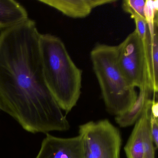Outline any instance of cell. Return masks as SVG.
I'll use <instances>...</instances> for the list:
<instances>
[{"instance_id":"cell-10","label":"cell","mask_w":158,"mask_h":158,"mask_svg":"<svg viewBox=\"0 0 158 158\" xmlns=\"http://www.w3.org/2000/svg\"><path fill=\"white\" fill-rule=\"evenodd\" d=\"M38 2L73 18H85L90 14L93 9L90 0H39Z\"/></svg>"},{"instance_id":"cell-11","label":"cell","mask_w":158,"mask_h":158,"mask_svg":"<svg viewBox=\"0 0 158 158\" xmlns=\"http://www.w3.org/2000/svg\"><path fill=\"white\" fill-rule=\"evenodd\" d=\"M155 94L149 89H139V94L132 108L125 113L115 116L116 123L122 127H127L135 124L142 114L148 102L152 98V96H155Z\"/></svg>"},{"instance_id":"cell-5","label":"cell","mask_w":158,"mask_h":158,"mask_svg":"<svg viewBox=\"0 0 158 158\" xmlns=\"http://www.w3.org/2000/svg\"><path fill=\"white\" fill-rule=\"evenodd\" d=\"M116 47L117 64L128 83L139 89L148 88L153 92L150 84L143 40L135 30Z\"/></svg>"},{"instance_id":"cell-14","label":"cell","mask_w":158,"mask_h":158,"mask_svg":"<svg viewBox=\"0 0 158 158\" xmlns=\"http://www.w3.org/2000/svg\"><path fill=\"white\" fill-rule=\"evenodd\" d=\"M150 128L152 141L155 149L158 148V118L150 114Z\"/></svg>"},{"instance_id":"cell-6","label":"cell","mask_w":158,"mask_h":158,"mask_svg":"<svg viewBox=\"0 0 158 158\" xmlns=\"http://www.w3.org/2000/svg\"><path fill=\"white\" fill-rule=\"evenodd\" d=\"M155 97L150 100L135 123L124 149L127 158H155L156 150L150 128L151 107Z\"/></svg>"},{"instance_id":"cell-9","label":"cell","mask_w":158,"mask_h":158,"mask_svg":"<svg viewBox=\"0 0 158 158\" xmlns=\"http://www.w3.org/2000/svg\"><path fill=\"white\" fill-rule=\"evenodd\" d=\"M28 19L25 8L14 0H0V30L19 24Z\"/></svg>"},{"instance_id":"cell-13","label":"cell","mask_w":158,"mask_h":158,"mask_svg":"<svg viewBox=\"0 0 158 158\" xmlns=\"http://www.w3.org/2000/svg\"><path fill=\"white\" fill-rule=\"evenodd\" d=\"M133 19L135 21V24L136 32L139 36L144 40L146 38L148 29V24L147 20L145 18L141 17H134Z\"/></svg>"},{"instance_id":"cell-15","label":"cell","mask_w":158,"mask_h":158,"mask_svg":"<svg viewBox=\"0 0 158 158\" xmlns=\"http://www.w3.org/2000/svg\"><path fill=\"white\" fill-rule=\"evenodd\" d=\"M90 1L91 6L93 9L98 6L113 3L116 1L115 0H90Z\"/></svg>"},{"instance_id":"cell-7","label":"cell","mask_w":158,"mask_h":158,"mask_svg":"<svg viewBox=\"0 0 158 158\" xmlns=\"http://www.w3.org/2000/svg\"><path fill=\"white\" fill-rule=\"evenodd\" d=\"M35 158H85L82 139L79 135L61 138L46 134Z\"/></svg>"},{"instance_id":"cell-12","label":"cell","mask_w":158,"mask_h":158,"mask_svg":"<svg viewBox=\"0 0 158 158\" xmlns=\"http://www.w3.org/2000/svg\"><path fill=\"white\" fill-rule=\"evenodd\" d=\"M146 0H124L122 7L125 12L130 15L132 19L135 17H141L146 19Z\"/></svg>"},{"instance_id":"cell-16","label":"cell","mask_w":158,"mask_h":158,"mask_svg":"<svg viewBox=\"0 0 158 158\" xmlns=\"http://www.w3.org/2000/svg\"><path fill=\"white\" fill-rule=\"evenodd\" d=\"M151 114L154 117L158 118V104L155 98L153 99L151 107Z\"/></svg>"},{"instance_id":"cell-17","label":"cell","mask_w":158,"mask_h":158,"mask_svg":"<svg viewBox=\"0 0 158 158\" xmlns=\"http://www.w3.org/2000/svg\"><path fill=\"white\" fill-rule=\"evenodd\" d=\"M3 111H4V108H3V104H2L1 98V96H0V111L3 112Z\"/></svg>"},{"instance_id":"cell-8","label":"cell","mask_w":158,"mask_h":158,"mask_svg":"<svg viewBox=\"0 0 158 158\" xmlns=\"http://www.w3.org/2000/svg\"><path fill=\"white\" fill-rule=\"evenodd\" d=\"M147 23L148 32L143 40L151 87L154 93H157L158 90V19Z\"/></svg>"},{"instance_id":"cell-3","label":"cell","mask_w":158,"mask_h":158,"mask_svg":"<svg viewBox=\"0 0 158 158\" xmlns=\"http://www.w3.org/2000/svg\"><path fill=\"white\" fill-rule=\"evenodd\" d=\"M90 59L108 111L116 116L128 111L138 94L119 69L116 46L98 44L91 50Z\"/></svg>"},{"instance_id":"cell-1","label":"cell","mask_w":158,"mask_h":158,"mask_svg":"<svg viewBox=\"0 0 158 158\" xmlns=\"http://www.w3.org/2000/svg\"><path fill=\"white\" fill-rule=\"evenodd\" d=\"M35 22L0 30V96L3 112L32 134L64 132L70 124L43 74Z\"/></svg>"},{"instance_id":"cell-2","label":"cell","mask_w":158,"mask_h":158,"mask_svg":"<svg viewBox=\"0 0 158 158\" xmlns=\"http://www.w3.org/2000/svg\"><path fill=\"white\" fill-rule=\"evenodd\" d=\"M39 48L46 84L60 109L67 114L81 95L82 71L58 37L40 34Z\"/></svg>"},{"instance_id":"cell-4","label":"cell","mask_w":158,"mask_h":158,"mask_svg":"<svg viewBox=\"0 0 158 158\" xmlns=\"http://www.w3.org/2000/svg\"><path fill=\"white\" fill-rule=\"evenodd\" d=\"M85 158H120V131L107 119L81 125L78 131Z\"/></svg>"}]
</instances>
